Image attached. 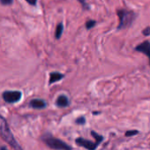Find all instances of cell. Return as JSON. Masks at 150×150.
I'll use <instances>...</instances> for the list:
<instances>
[{
    "instance_id": "cell-18",
    "label": "cell",
    "mask_w": 150,
    "mask_h": 150,
    "mask_svg": "<svg viewBox=\"0 0 150 150\" xmlns=\"http://www.w3.org/2000/svg\"><path fill=\"white\" fill-rule=\"evenodd\" d=\"M26 1L31 6H35L37 4V0H26Z\"/></svg>"
},
{
    "instance_id": "cell-10",
    "label": "cell",
    "mask_w": 150,
    "mask_h": 150,
    "mask_svg": "<svg viewBox=\"0 0 150 150\" xmlns=\"http://www.w3.org/2000/svg\"><path fill=\"white\" fill-rule=\"evenodd\" d=\"M63 31H64V25L63 23H59L57 24V28H56V31H55V37L56 39H59L63 34Z\"/></svg>"
},
{
    "instance_id": "cell-11",
    "label": "cell",
    "mask_w": 150,
    "mask_h": 150,
    "mask_svg": "<svg viewBox=\"0 0 150 150\" xmlns=\"http://www.w3.org/2000/svg\"><path fill=\"white\" fill-rule=\"evenodd\" d=\"M91 134H92V136L95 138V139H96V142H98L99 144L103 140V137L102 136V135H100V134H98L97 132H96L95 131H92L91 132Z\"/></svg>"
},
{
    "instance_id": "cell-14",
    "label": "cell",
    "mask_w": 150,
    "mask_h": 150,
    "mask_svg": "<svg viewBox=\"0 0 150 150\" xmlns=\"http://www.w3.org/2000/svg\"><path fill=\"white\" fill-rule=\"evenodd\" d=\"M75 123L78 124V125H84L86 123V118L84 117H80L75 120Z\"/></svg>"
},
{
    "instance_id": "cell-7",
    "label": "cell",
    "mask_w": 150,
    "mask_h": 150,
    "mask_svg": "<svg viewBox=\"0 0 150 150\" xmlns=\"http://www.w3.org/2000/svg\"><path fill=\"white\" fill-rule=\"evenodd\" d=\"M29 106L33 109H35V110H42V109L46 108L47 103L42 99H33L30 101Z\"/></svg>"
},
{
    "instance_id": "cell-5",
    "label": "cell",
    "mask_w": 150,
    "mask_h": 150,
    "mask_svg": "<svg viewBox=\"0 0 150 150\" xmlns=\"http://www.w3.org/2000/svg\"><path fill=\"white\" fill-rule=\"evenodd\" d=\"M75 142L76 144L80 146H82L88 150H96V148L98 146L99 143L98 142H93L91 140H88V139H83V138H77L75 139Z\"/></svg>"
},
{
    "instance_id": "cell-9",
    "label": "cell",
    "mask_w": 150,
    "mask_h": 150,
    "mask_svg": "<svg viewBox=\"0 0 150 150\" xmlns=\"http://www.w3.org/2000/svg\"><path fill=\"white\" fill-rule=\"evenodd\" d=\"M64 78V75L58 71H53L50 74V81H49V84H53L55 82H57L59 81H61Z\"/></svg>"
},
{
    "instance_id": "cell-8",
    "label": "cell",
    "mask_w": 150,
    "mask_h": 150,
    "mask_svg": "<svg viewBox=\"0 0 150 150\" xmlns=\"http://www.w3.org/2000/svg\"><path fill=\"white\" fill-rule=\"evenodd\" d=\"M56 105L59 108H65L67 106L70 105V101L69 98L64 96V95H61L57 97V101H56Z\"/></svg>"
},
{
    "instance_id": "cell-17",
    "label": "cell",
    "mask_w": 150,
    "mask_h": 150,
    "mask_svg": "<svg viewBox=\"0 0 150 150\" xmlns=\"http://www.w3.org/2000/svg\"><path fill=\"white\" fill-rule=\"evenodd\" d=\"M78 1L81 4V6L84 7V9H88V5H87L86 0H78Z\"/></svg>"
},
{
    "instance_id": "cell-13",
    "label": "cell",
    "mask_w": 150,
    "mask_h": 150,
    "mask_svg": "<svg viewBox=\"0 0 150 150\" xmlns=\"http://www.w3.org/2000/svg\"><path fill=\"white\" fill-rule=\"evenodd\" d=\"M138 133H139V131H137V130H130V131H127L125 132V136L126 137H131V136H134V135H136Z\"/></svg>"
},
{
    "instance_id": "cell-6",
    "label": "cell",
    "mask_w": 150,
    "mask_h": 150,
    "mask_svg": "<svg viewBox=\"0 0 150 150\" xmlns=\"http://www.w3.org/2000/svg\"><path fill=\"white\" fill-rule=\"evenodd\" d=\"M135 50L138 51V52H141V53L145 54L148 57L149 64H150V42L145 41V42H141L140 44H139L135 48Z\"/></svg>"
},
{
    "instance_id": "cell-19",
    "label": "cell",
    "mask_w": 150,
    "mask_h": 150,
    "mask_svg": "<svg viewBox=\"0 0 150 150\" xmlns=\"http://www.w3.org/2000/svg\"><path fill=\"white\" fill-rule=\"evenodd\" d=\"M0 150H8V149L6 148V146H1V147H0Z\"/></svg>"
},
{
    "instance_id": "cell-1",
    "label": "cell",
    "mask_w": 150,
    "mask_h": 150,
    "mask_svg": "<svg viewBox=\"0 0 150 150\" xmlns=\"http://www.w3.org/2000/svg\"><path fill=\"white\" fill-rule=\"evenodd\" d=\"M0 137L9 146H11L13 150H23L13 134L6 119L2 115H0Z\"/></svg>"
},
{
    "instance_id": "cell-16",
    "label": "cell",
    "mask_w": 150,
    "mask_h": 150,
    "mask_svg": "<svg viewBox=\"0 0 150 150\" xmlns=\"http://www.w3.org/2000/svg\"><path fill=\"white\" fill-rule=\"evenodd\" d=\"M142 34H143L145 36H148V35H150V27L146 28L142 31Z\"/></svg>"
},
{
    "instance_id": "cell-4",
    "label": "cell",
    "mask_w": 150,
    "mask_h": 150,
    "mask_svg": "<svg viewBox=\"0 0 150 150\" xmlns=\"http://www.w3.org/2000/svg\"><path fill=\"white\" fill-rule=\"evenodd\" d=\"M22 93L21 91H5L3 93V99L7 103H16L21 101Z\"/></svg>"
},
{
    "instance_id": "cell-15",
    "label": "cell",
    "mask_w": 150,
    "mask_h": 150,
    "mask_svg": "<svg viewBox=\"0 0 150 150\" xmlns=\"http://www.w3.org/2000/svg\"><path fill=\"white\" fill-rule=\"evenodd\" d=\"M13 2V0H0V3L3 6H10Z\"/></svg>"
},
{
    "instance_id": "cell-2",
    "label": "cell",
    "mask_w": 150,
    "mask_h": 150,
    "mask_svg": "<svg viewBox=\"0 0 150 150\" xmlns=\"http://www.w3.org/2000/svg\"><path fill=\"white\" fill-rule=\"evenodd\" d=\"M42 140L51 149L54 150H72L71 146L60 139L53 137L50 133H45L42 136Z\"/></svg>"
},
{
    "instance_id": "cell-12",
    "label": "cell",
    "mask_w": 150,
    "mask_h": 150,
    "mask_svg": "<svg viewBox=\"0 0 150 150\" xmlns=\"http://www.w3.org/2000/svg\"><path fill=\"white\" fill-rule=\"evenodd\" d=\"M96 21H92V20L88 21L86 22V28L87 29H91L92 28H94L96 26Z\"/></svg>"
},
{
    "instance_id": "cell-3",
    "label": "cell",
    "mask_w": 150,
    "mask_h": 150,
    "mask_svg": "<svg viewBox=\"0 0 150 150\" xmlns=\"http://www.w3.org/2000/svg\"><path fill=\"white\" fill-rule=\"evenodd\" d=\"M117 16L119 19L117 29H125L132 26V24L135 20L136 14L130 10L120 9L117 11Z\"/></svg>"
}]
</instances>
